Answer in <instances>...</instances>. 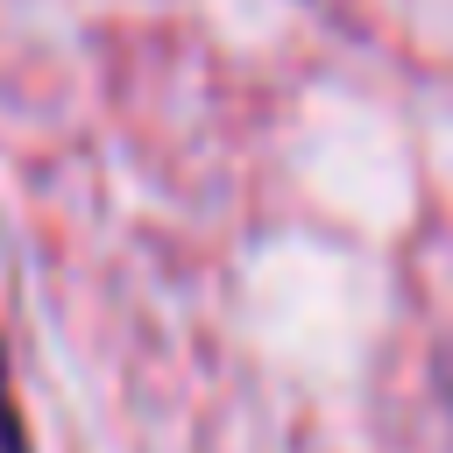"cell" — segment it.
Listing matches in <instances>:
<instances>
[{
    "instance_id": "1",
    "label": "cell",
    "mask_w": 453,
    "mask_h": 453,
    "mask_svg": "<svg viewBox=\"0 0 453 453\" xmlns=\"http://www.w3.org/2000/svg\"><path fill=\"white\" fill-rule=\"evenodd\" d=\"M0 453H28V439H21V418L0 403Z\"/></svg>"
}]
</instances>
